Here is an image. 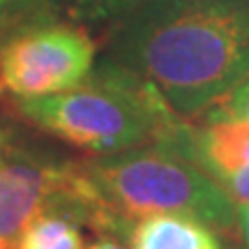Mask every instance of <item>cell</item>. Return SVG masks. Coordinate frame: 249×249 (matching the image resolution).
Here are the masks:
<instances>
[{
  "label": "cell",
  "instance_id": "1",
  "mask_svg": "<svg viewBox=\"0 0 249 249\" xmlns=\"http://www.w3.org/2000/svg\"><path fill=\"white\" fill-rule=\"evenodd\" d=\"M111 51L192 123L249 79V0H145Z\"/></svg>",
  "mask_w": 249,
  "mask_h": 249
},
{
  "label": "cell",
  "instance_id": "2",
  "mask_svg": "<svg viewBox=\"0 0 249 249\" xmlns=\"http://www.w3.org/2000/svg\"><path fill=\"white\" fill-rule=\"evenodd\" d=\"M17 107L39 129L92 157L143 145L182 150L189 129V123L169 107L160 90L116 60L92 67L65 92L18 99Z\"/></svg>",
  "mask_w": 249,
  "mask_h": 249
},
{
  "label": "cell",
  "instance_id": "3",
  "mask_svg": "<svg viewBox=\"0 0 249 249\" xmlns=\"http://www.w3.org/2000/svg\"><path fill=\"white\" fill-rule=\"evenodd\" d=\"M97 205L102 235H123L148 214H187L219 233L238 231V205L189 155L143 145L76 164Z\"/></svg>",
  "mask_w": 249,
  "mask_h": 249
},
{
  "label": "cell",
  "instance_id": "4",
  "mask_svg": "<svg viewBox=\"0 0 249 249\" xmlns=\"http://www.w3.org/2000/svg\"><path fill=\"white\" fill-rule=\"evenodd\" d=\"M95 53L92 37L74 23H30L0 46V83L17 99L58 95L88 76Z\"/></svg>",
  "mask_w": 249,
  "mask_h": 249
},
{
  "label": "cell",
  "instance_id": "5",
  "mask_svg": "<svg viewBox=\"0 0 249 249\" xmlns=\"http://www.w3.org/2000/svg\"><path fill=\"white\" fill-rule=\"evenodd\" d=\"M70 176V161L23 150L0 155V249H14L28 222L51 205Z\"/></svg>",
  "mask_w": 249,
  "mask_h": 249
},
{
  "label": "cell",
  "instance_id": "6",
  "mask_svg": "<svg viewBox=\"0 0 249 249\" xmlns=\"http://www.w3.org/2000/svg\"><path fill=\"white\" fill-rule=\"evenodd\" d=\"M185 152L231 196L249 203V127L219 107L189 123Z\"/></svg>",
  "mask_w": 249,
  "mask_h": 249
},
{
  "label": "cell",
  "instance_id": "7",
  "mask_svg": "<svg viewBox=\"0 0 249 249\" xmlns=\"http://www.w3.org/2000/svg\"><path fill=\"white\" fill-rule=\"evenodd\" d=\"M129 249H224L219 231L187 214H148L127 231Z\"/></svg>",
  "mask_w": 249,
  "mask_h": 249
},
{
  "label": "cell",
  "instance_id": "8",
  "mask_svg": "<svg viewBox=\"0 0 249 249\" xmlns=\"http://www.w3.org/2000/svg\"><path fill=\"white\" fill-rule=\"evenodd\" d=\"M14 249H86L81 224L58 208H44L21 231Z\"/></svg>",
  "mask_w": 249,
  "mask_h": 249
},
{
  "label": "cell",
  "instance_id": "9",
  "mask_svg": "<svg viewBox=\"0 0 249 249\" xmlns=\"http://www.w3.org/2000/svg\"><path fill=\"white\" fill-rule=\"evenodd\" d=\"M76 17L90 18H111V17H124L129 9L141 5L145 0H71Z\"/></svg>",
  "mask_w": 249,
  "mask_h": 249
},
{
  "label": "cell",
  "instance_id": "10",
  "mask_svg": "<svg viewBox=\"0 0 249 249\" xmlns=\"http://www.w3.org/2000/svg\"><path fill=\"white\" fill-rule=\"evenodd\" d=\"M217 107L222 108L224 113H229L231 118L240 120L249 127V79L242 81L238 88L233 90L226 99H222Z\"/></svg>",
  "mask_w": 249,
  "mask_h": 249
},
{
  "label": "cell",
  "instance_id": "11",
  "mask_svg": "<svg viewBox=\"0 0 249 249\" xmlns=\"http://www.w3.org/2000/svg\"><path fill=\"white\" fill-rule=\"evenodd\" d=\"M238 205V231L245 242V247L249 249V203H235Z\"/></svg>",
  "mask_w": 249,
  "mask_h": 249
},
{
  "label": "cell",
  "instance_id": "12",
  "mask_svg": "<svg viewBox=\"0 0 249 249\" xmlns=\"http://www.w3.org/2000/svg\"><path fill=\"white\" fill-rule=\"evenodd\" d=\"M86 249H124V247L118 242V238H113V235H102L99 240H95Z\"/></svg>",
  "mask_w": 249,
  "mask_h": 249
},
{
  "label": "cell",
  "instance_id": "13",
  "mask_svg": "<svg viewBox=\"0 0 249 249\" xmlns=\"http://www.w3.org/2000/svg\"><path fill=\"white\" fill-rule=\"evenodd\" d=\"M17 2H23V0H0V12H2V9H7V7H12V5H17Z\"/></svg>",
  "mask_w": 249,
  "mask_h": 249
}]
</instances>
